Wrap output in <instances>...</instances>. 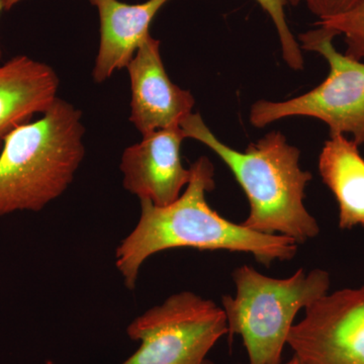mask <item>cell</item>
<instances>
[{"label": "cell", "instance_id": "obj_1", "mask_svg": "<svg viewBox=\"0 0 364 364\" xmlns=\"http://www.w3.org/2000/svg\"><path fill=\"white\" fill-rule=\"evenodd\" d=\"M186 191L165 207L141 200V215L116 250V267L127 289H135L141 267L148 258L172 248L227 250L252 254L261 264L293 259L298 243L280 235L259 233L222 217L205 195L215 188V168L203 156L191 166Z\"/></svg>", "mask_w": 364, "mask_h": 364}, {"label": "cell", "instance_id": "obj_2", "mask_svg": "<svg viewBox=\"0 0 364 364\" xmlns=\"http://www.w3.org/2000/svg\"><path fill=\"white\" fill-rule=\"evenodd\" d=\"M186 138L214 151L229 167L247 196L249 215L244 227L259 233L280 235L305 243L320 233L317 220L305 205L311 172L299 165L301 152L279 132H270L242 152L221 142L200 114L181 122Z\"/></svg>", "mask_w": 364, "mask_h": 364}, {"label": "cell", "instance_id": "obj_3", "mask_svg": "<svg viewBox=\"0 0 364 364\" xmlns=\"http://www.w3.org/2000/svg\"><path fill=\"white\" fill-rule=\"evenodd\" d=\"M82 112L66 100L18 127L0 150V217L40 212L63 195L85 155Z\"/></svg>", "mask_w": 364, "mask_h": 364}, {"label": "cell", "instance_id": "obj_4", "mask_svg": "<svg viewBox=\"0 0 364 364\" xmlns=\"http://www.w3.org/2000/svg\"><path fill=\"white\" fill-rule=\"evenodd\" d=\"M232 277L236 294L222 299L230 341L241 337L249 364H282L294 318L329 293V273L299 268L287 279H273L244 264Z\"/></svg>", "mask_w": 364, "mask_h": 364}, {"label": "cell", "instance_id": "obj_5", "mask_svg": "<svg viewBox=\"0 0 364 364\" xmlns=\"http://www.w3.org/2000/svg\"><path fill=\"white\" fill-rule=\"evenodd\" d=\"M337 36L323 26L299 35L301 48L327 60L329 75L299 97L284 102L258 100L250 109L252 126L263 128L289 117H315L328 124L330 134H350L358 146L364 144V62L337 51L333 45Z\"/></svg>", "mask_w": 364, "mask_h": 364}, {"label": "cell", "instance_id": "obj_6", "mask_svg": "<svg viewBox=\"0 0 364 364\" xmlns=\"http://www.w3.org/2000/svg\"><path fill=\"white\" fill-rule=\"evenodd\" d=\"M127 333L141 345L122 364H208L228 335L227 318L212 299L181 291L136 317Z\"/></svg>", "mask_w": 364, "mask_h": 364}, {"label": "cell", "instance_id": "obj_7", "mask_svg": "<svg viewBox=\"0 0 364 364\" xmlns=\"http://www.w3.org/2000/svg\"><path fill=\"white\" fill-rule=\"evenodd\" d=\"M287 346L301 364H364V284L328 293L308 306Z\"/></svg>", "mask_w": 364, "mask_h": 364}, {"label": "cell", "instance_id": "obj_8", "mask_svg": "<svg viewBox=\"0 0 364 364\" xmlns=\"http://www.w3.org/2000/svg\"><path fill=\"white\" fill-rule=\"evenodd\" d=\"M126 68L131 79L130 121L143 136L179 127L193 114L195 97L169 78L159 40L148 36Z\"/></svg>", "mask_w": 364, "mask_h": 364}, {"label": "cell", "instance_id": "obj_9", "mask_svg": "<svg viewBox=\"0 0 364 364\" xmlns=\"http://www.w3.org/2000/svg\"><path fill=\"white\" fill-rule=\"evenodd\" d=\"M181 126L152 132L122 155L124 188L140 200L158 207L176 202L191 181V170L182 164Z\"/></svg>", "mask_w": 364, "mask_h": 364}, {"label": "cell", "instance_id": "obj_10", "mask_svg": "<svg viewBox=\"0 0 364 364\" xmlns=\"http://www.w3.org/2000/svg\"><path fill=\"white\" fill-rule=\"evenodd\" d=\"M97 7L100 20V44L92 75L102 83L112 74L126 68L150 35L151 23L169 0H147L127 4L119 0H88Z\"/></svg>", "mask_w": 364, "mask_h": 364}, {"label": "cell", "instance_id": "obj_11", "mask_svg": "<svg viewBox=\"0 0 364 364\" xmlns=\"http://www.w3.org/2000/svg\"><path fill=\"white\" fill-rule=\"evenodd\" d=\"M59 83L51 66L26 55L0 65V150L11 132L50 109Z\"/></svg>", "mask_w": 364, "mask_h": 364}, {"label": "cell", "instance_id": "obj_12", "mask_svg": "<svg viewBox=\"0 0 364 364\" xmlns=\"http://www.w3.org/2000/svg\"><path fill=\"white\" fill-rule=\"evenodd\" d=\"M353 140L330 134L320 157L318 172L338 203L341 230L364 227V159Z\"/></svg>", "mask_w": 364, "mask_h": 364}, {"label": "cell", "instance_id": "obj_13", "mask_svg": "<svg viewBox=\"0 0 364 364\" xmlns=\"http://www.w3.org/2000/svg\"><path fill=\"white\" fill-rule=\"evenodd\" d=\"M317 25L343 35L347 45L345 54L359 61L364 60V0H358L346 13L331 20L318 21Z\"/></svg>", "mask_w": 364, "mask_h": 364}, {"label": "cell", "instance_id": "obj_14", "mask_svg": "<svg viewBox=\"0 0 364 364\" xmlns=\"http://www.w3.org/2000/svg\"><path fill=\"white\" fill-rule=\"evenodd\" d=\"M264 9L274 23L282 45V58L294 70H303L304 58L301 48L294 39L293 33L287 26L284 7L287 0H256Z\"/></svg>", "mask_w": 364, "mask_h": 364}, {"label": "cell", "instance_id": "obj_15", "mask_svg": "<svg viewBox=\"0 0 364 364\" xmlns=\"http://www.w3.org/2000/svg\"><path fill=\"white\" fill-rule=\"evenodd\" d=\"M358 0H287L293 6L306 4L311 13L318 16V21L331 20L335 16L346 13Z\"/></svg>", "mask_w": 364, "mask_h": 364}, {"label": "cell", "instance_id": "obj_16", "mask_svg": "<svg viewBox=\"0 0 364 364\" xmlns=\"http://www.w3.org/2000/svg\"><path fill=\"white\" fill-rule=\"evenodd\" d=\"M21 1H23V0H2V4H4V9L6 11H9L16 4H20Z\"/></svg>", "mask_w": 364, "mask_h": 364}, {"label": "cell", "instance_id": "obj_17", "mask_svg": "<svg viewBox=\"0 0 364 364\" xmlns=\"http://www.w3.org/2000/svg\"><path fill=\"white\" fill-rule=\"evenodd\" d=\"M282 364H301V363H299V359L296 358H291V359H289V361H287V363H282Z\"/></svg>", "mask_w": 364, "mask_h": 364}, {"label": "cell", "instance_id": "obj_18", "mask_svg": "<svg viewBox=\"0 0 364 364\" xmlns=\"http://www.w3.org/2000/svg\"><path fill=\"white\" fill-rule=\"evenodd\" d=\"M2 9H4V4H2V0H0V13H1ZM1 57H2V51H1V48H0V59H1Z\"/></svg>", "mask_w": 364, "mask_h": 364}]
</instances>
